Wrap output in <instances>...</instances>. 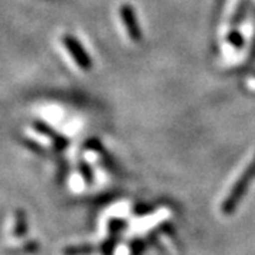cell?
Listing matches in <instances>:
<instances>
[{
	"instance_id": "1",
	"label": "cell",
	"mask_w": 255,
	"mask_h": 255,
	"mask_svg": "<svg viewBox=\"0 0 255 255\" xmlns=\"http://www.w3.org/2000/svg\"><path fill=\"white\" fill-rule=\"evenodd\" d=\"M64 47L68 51V54L71 55L74 63L77 64V67H80L81 70H88L90 68V58L87 53L82 50V47L71 37H64Z\"/></svg>"
},
{
	"instance_id": "2",
	"label": "cell",
	"mask_w": 255,
	"mask_h": 255,
	"mask_svg": "<svg viewBox=\"0 0 255 255\" xmlns=\"http://www.w3.org/2000/svg\"><path fill=\"white\" fill-rule=\"evenodd\" d=\"M121 17H122V21L125 24L128 31V36L130 37V40L133 41H137L140 38V33H139V28H137L136 24V18H135V14H133V10L128 6H124L121 9Z\"/></svg>"
},
{
	"instance_id": "3",
	"label": "cell",
	"mask_w": 255,
	"mask_h": 255,
	"mask_svg": "<svg viewBox=\"0 0 255 255\" xmlns=\"http://www.w3.org/2000/svg\"><path fill=\"white\" fill-rule=\"evenodd\" d=\"M24 233H26V214H24V211L18 210V211H16L14 234L17 237H21V236H24Z\"/></svg>"
},
{
	"instance_id": "4",
	"label": "cell",
	"mask_w": 255,
	"mask_h": 255,
	"mask_svg": "<svg viewBox=\"0 0 255 255\" xmlns=\"http://www.w3.org/2000/svg\"><path fill=\"white\" fill-rule=\"evenodd\" d=\"M247 85H248V88H251V90L255 91V78H251L250 81L247 82Z\"/></svg>"
}]
</instances>
